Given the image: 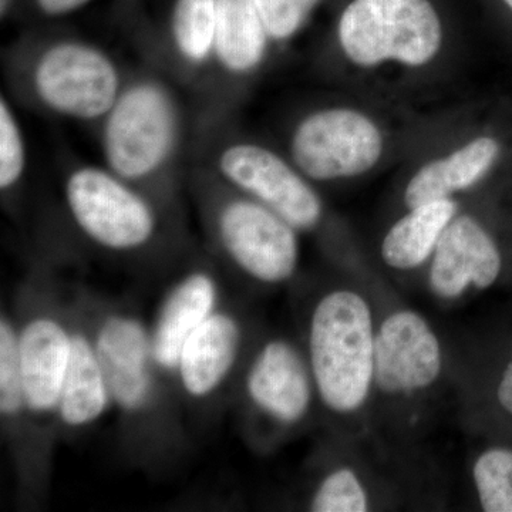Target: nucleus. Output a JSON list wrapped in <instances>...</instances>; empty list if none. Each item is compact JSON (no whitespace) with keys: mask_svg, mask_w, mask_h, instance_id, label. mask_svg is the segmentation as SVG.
Listing matches in <instances>:
<instances>
[{"mask_svg":"<svg viewBox=\"0 0 512 512\" xmlns=\"http://www.w3.org/2000/svg\"><path fill=\"white\" fill-rule=\"evenodd\" d=\"M33 86L42 103L76 120L106 117L120 96V76L109 56L79 42L50 46L39 57Z\"/></svg>","mask_w":512,"mask_h":512,"instance_id":"nucleus-5","label":"nucleus"},{"mask_svg":"<svg viewBox=\"0 0 512 512\" xmlns=\"http://www.w3.org/2000/svg\"><path fill=\"white\" fill-rule=\"evenodd\" d=\"M319 0H255L269 37L288 39L295 35Z\"/></svg>","mask_w":512,"mask_h":512,"instance_id":"nucleus-25","label":"nucleus"},{"mask_svg":"<svg viewBox=\"0 0 512 512\" xmlns=\"http://www.w3.org/2000/svg\"><path fill=\"white\" fill-rule=\"evenodd\" d=\"M222 177L298 231H311L323 207L311 185L274 151L256 144H234L218 158Z\"/></svg>","mask_w":512,"mask_h":512,"instance_id":"nucleus-9","label":"nucleus"},{"mask_svg":"<svg viewBox=\"0 0 512 512\" xmlns=\"http://www.w3.org/2000/svg\"><path fill=\"white\" fill-rule=\"evenodd\" d=\"M315 512H365L369 497L352 468L342 467L328 474L316 488L309 503Z\"/></svg>","mask_w":512,"mask_h":512,"instance_id":"nucleus-23","label":"nucleus"},{"mask_svg":"<svg viewBox=\"0 0 512 512\" xmlns=\"http://www.w3.org/2000/svg\"><path fill=\"white\" fill-rule=\"evenodd\" d=\"M217 278L204 269L188 272L175 282L150 326L154 363L163 377H175L188 338L220 308Z\"/></svg>","mask_w":512,"mask_h":512,"instance_id":"nucleus-14","label":"nucleus"},{"mask_svg":"<svg viewBox=\"0 0 512 512\" xmlns=\"http://www.w3.org/2000/svg\"><path fill=\"white\" fill-rule=\"evenodd\" d=\"M64 194L77 228L101 248L124 254L156 237L158 220L150 202L110 170L77 168Z\"/></svg>","mask_w":512,"mask_h":512,"instance_id":"nucleus-4","label":"nucleus"},{"mask_svg":"<svg viewBox=\"0 0 512 512\" xmlns=\"http://www.w3.org/2000/svg\"><path fill=\"white\" fill-rule=\"evenodd\" d=\"M268 30L255 0H217L214 53L231 73H248L264 59Z\"/></svg>","mask_w":512,"mask_h":512,"instance_id":"nucleus-19","label":"nucleus"},{"mask_svg":"<svg viewBox=\"0 0 512 512\" xmlns=\"http://www.w3.org/2000/svg\"><path fill=\"white\" fill-rule=\"evenodd\" d=\"M457 215L451 198L426 202L410 208L387 232L382 242V258L390 268L410 271L433 256L441 235Z\"/></svg>","mask_w":512,"mask_h":512,"instance_id":"nucleus-18","label":"nucleus"},{"mask_svg":"<svg viewBox=\"0 0 512 512\" xmlns=\"http://www.w3.org/2000/svg\"><path fill=\"white\" fill-rule=\"evenodd\" d=\"M498 156L500 144L495 138H476L450 156L421 167L407 184L404 202L414 208L468 190L493 168Z\"/></svg>","mask_w":512,"mask_h":512,"instance_id":"nucleus-17","label":"nucleus"},{"mask_svg":"<svg viewBox=\"0 0 512 512\" xmlns=\"http://www.w3.org/2000/svg\"><path fill=\"white\" fill-rule=\"evenodd\" d=\"M177 131V107L165 87L133 84L120 93L104 121L107 167L127 183L150 177L173 153Z\"/></svg>","mask_w":512,"mask_h":512,"instance_id":"nucleus-3","label":"nucleus"},{"mask_svg":"<svg viewBox=\"0 0 512 512\" xmlns=\"http://www.w3.org/2000/svg\"><path fill=\"white\" fill-rule=\"evenodd\" d=\"M315 393L308 359L288 340H268L249 363L245 375L248 402L281 426L301 423Z\"/></svg>","mask_w":512,"mask_h":512,"instance_id":"nucleus-12","label":"nucleus"},{"mask_svg":"<svg viewBox=\"0 0 512 512\" xmlns=\"http://www.w3.org/2000/svg\"><path fill=\"white\" fill-rule=\"evenodd\" d=\"M500 272L501 254L491 235L470 215H456L431 261L429 282L434 295L453 301L470 288H490Z\"/></svg>","mask_w":512,"mask_h":512,"instance_id":"nucleus-13","label":"nucleus"},{"mask_svg":"<svg viewBox=\"0 0 512 512\" xmlns=\"http://www.w3.org/2000/svg\"><path fill=\"white\" fill-rule=\"evenodd\" d=\"M6 5H8V0H2V13H5Z\"/></svg>","mask_w":512,"mask_h":512,"instance_id":"nucleus-28","label":"nucleus"},{"mask_svg":"<svg viewBox=\"0 0 512 512\" xmlns=\"http://www.w3.org/2000/svg\"><path fill=\"white\" fill-rule=\"evenodd\" d=\"M26 168V148L15 113L5 97L0 100V188L9 191Z\"/></svg>","mask_w":512,"mask_h":512,"instance_id":"nucleus-24","label":"nucleus"},{"mask_svg":"<svg viewBox=\"0 0 512 512\" xmlns=\"http://www.w3.org/2000/svg\"><path fill=\"white\" fill-rule=\"evenodd\" d=\"M89 0H37L40 9L50 16L66 15L72 10L79 9Z\"/></svg>","mask_w":512,"mask_h":512,"instance_id":"nucleus-26","label":"nucleus"},{"mask_svg":"<svg viewBox=\"0 0 512 512\" xmlns=\"http://www.w3.org/2000/svg\"><path fill=\"white\" fill-rule=\"evenodd\" d=\"M244 343V328L237 315L217 309L185 342L178 360V386L188 399L204 402L228 382Z\"/></svg>","mask_w":512,"mask_h":512,"instance_id":"nucleus-15","label":"nucleus"},{"mask_svg":"<svg viewBox=\"0 0 512 512\" xmlns=\"http://www.w3.org/2000/svg\"><path fill=\"white\" fill-rule=\"evenodd\" d=\"M113 407L106 375L97 356L92 329L74 325L72 353L64 377L57 423L69 430L86 429Z\"/></svg>","mask_w":512,"mask_h":512,"instance_id":"nucleus-16","label":"nucleus"},{"mask_svg":"<svg viewBox=\"0 0 512 512\" xmlns=\"http://www.w3.org/2000/svg\"><path fill=\"white\" fill-rule=\"evenodd\" d=\"M375 339L372 311L359 293L336 289L313 308L308 362L316 394L330 412L362 409L373 386Z\"/></svg>","mask_w":512,"mask_h":512,"instance_id":"nucleus-1","label":"nucleus"},{"mask_svg":"<svg viewBox=\"0 0 512 512\" xmlns=\"http://www.w3.org/2000/svg\"><path fill=\"white\" fill-rule=\"evenodd\" d=\"M217 0H177L173 35L178 52L200 64L214 53Z\"/></svg>","mask_w":512,"mask_h":512,"instance_id":"nucleus-20","label":"nucleus"},{"mask_svg":"<svg viewBox=\"0 0 512 512\" xmlns=\"http://www.w3.org/2000/svg\"><path fill=\"white\" fill-rule=\"evenodd\" d=\"M291 150L293 161L306 177L332 181L372 170L382 157L383 137L365 114L328 109L299 124Z\"/></svg>","mask_w":512,"mask_h":512,"instance_id":"nucleus-8","label":"nucleus"},{"mask_svg":"<svg viewBox=\"0 0 512 512\" xmlns=\"http://www.w3.org/2000/svg\"><path fill=\"white\" fill-rule=\"evenodd\" d=\"M478 500L487 512H512V450L491 448L473 468Z\"/></svg>","mask_w":512,"mask_h":512,"instance_id":"nucleus-22","label":"nucleus"},{"mask_svg":"<svg viewBox=\"0 0 512 512\" xmlns=\"http://www.w3.org/2000/svg\"><path fill=\"white\" fill-rule=\"evenodd\" d=\"M0 417L8 433L28 421L18 360V320L0 316Z\"/></svg>","mask_w":512,"mask_h":512,"instance_id":"nucleus-21","label":"nucleus"},{"mask_svg":"<svg viewBox=\"0 0 512 512\" xmlns=\"http://www.w3.org/2000/svg\"><path fill=\"white\" fill-rule=\"evenodd\" d=\"M92 335L106 375L111 404L128 420L144 419L160 399V372L151 350L150 326L137 315L104 313Z\"/></svg>","mask_w":512,"mask_h":512,"instance_id":"nucleus-7","label":"nucleus"},{"mask_svg":"<svg viewBox=\"0 0 512 512\" xmlns=\"http://www.w3.org/2000/svg\"><path fill=\"white\" fill-rule=\"evenodd\" d=\"M505 3H507L508 8L512 10V0H504Z\"/></svg>","mask_w":512,"mask_h":512,"instance_id":"nucleus-29","label":"nucleus"},{"mask_svg":"<svg viewBox=\"0 0 512 512\" xmlns=\"http://www.w3.org/2000/svg\"><path fill=\"white\" fill-rule=\"evenodd\" d=\"M443 370V349L429 322L413 311L387 316L376 330L373 386L407 397L429 389Z\"/></svg>","mask_w":512,"mask_h":512,"instance_id":"nucleus-11","label":"nucleus"},{"mask_svg":"<svg viewBox=\"0 0 512 512\" xmlns=\"http://www.w3.org/2000/svg\"><path fill=\"white\" fill-rule=\"evenodd\" d=\"M73 323L52 308L18 320V360L28 419L57 421L64 377L72 353Z\"/></svg>","mask_w":512,"mask_h":512,"instance_id":"nucleus-10","label":"nucleus"},{"mask_svg":"<svg viewBox=\"0 0 512 512\" xmlns=\"http://www.w3.org/2000/svg\"><path fill=\"white\" fill-rule=\"evenodd\" d=\"M339 40L357 66L393 60L419 67L439 53L443 30L429 0H353L340 18Z\"/></svg>","mask_w":512,"mask_h":512,"instance_id":"nucleus-2","label":"nucleus"},{"mask_svg":"<svg viewBox=\"0 0 512 512\" xmlns=\"http://www.w3.org/2000/svg\"><path fill=\"white\" fill-rule=\"evenodd\" d=\"M497 397L505 412L512 416V353L510 362L505 366L500 384H498Z\"/></svg>","mask_w":512,"mask_h":512,"instance_id":"nucleus-27","label":"nucleus"},{"mask_svg":"<svg viewBox=\"0 0 512 512\" xmlns=\"http://www.w3.org/2000/svg\"><path fill=\"white\" fill-rule=\"evenodd\" d=\"M215 232L239 271L265 285H279L299 264L298 229L252 198H232L218 208Z\"/></svg>","mask_w":512,"mask_h":512,"instance_id":"nucleus-6","label":"nucleus"}]
</instances>
